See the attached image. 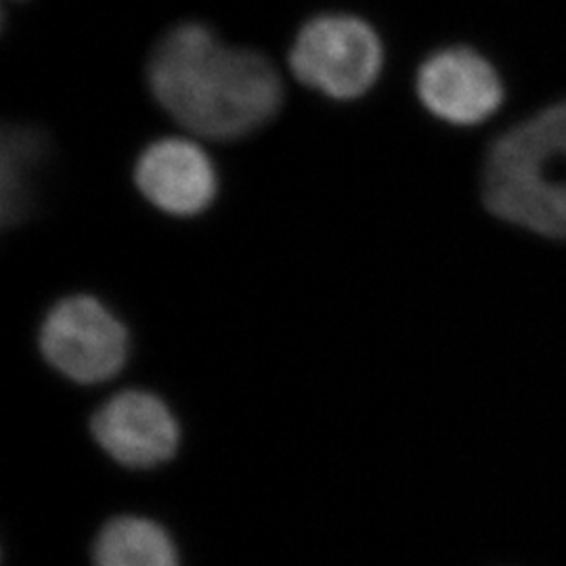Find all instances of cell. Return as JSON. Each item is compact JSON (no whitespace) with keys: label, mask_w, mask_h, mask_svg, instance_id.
<instances>
[{"label":"cell","mask_w":566,"mask_h":566,"mask_svg":"<svg viewBox=\"0 0 566 566\" xmlns=\"http://www.w3.org/2000/svg\"><path fill=\"white\" fill-rule=\"evenodd\" d=\"M151 95L189 133L233 142L259 130L283 103L277 67L263 53L227 46L203 23L172 28L151 51Z\"/></svg>","instance_id":"cell-1"},{"label":"cell","mask_w":566,"mask_h":566,"mask_svg":"<svg viewBox=\"0 0 566 566\" xmlns=\"http://www.w3.org/2000/svg\"><path fill=\"white\" fill-rule=\"evenodd\" d=\"M483 198L497 219L566 240V102L514 126L489 149Z\"/></svg>","instance_id":"cell-2"},{"label":"cell","mask_w":566,"mask_h":566,"mask_svg":"<svg viewBox=\"0 0 566 566\" xmlns=\"http://www.w3.org/2000/svg\"><path fill=\"white\" fill-rule=\"evenodd\" d=\"M385 46L376 30L355 15L327 13L306 21L290 49L296 81L329 99H359L376 84Z\"/></svg>","instance_id":"cell-3"},{"label":"cell","mask_w":566,"mask_h":566,"mask_svg":"<svg viewBox=\"0 0 566 566\" xmlns=\"http://www.w3.org/2000/svg\"><path fill=\"white\" fill-rule=\"evenodd\" d=\"M39 344L46 364L76 385L116 378L130 355L126 325L88 294L53 304L42 322Z\"/></svg>","instance_id":"cell-4"},{"label":"cell","mask_w":566,"mask_h":566,"mask_svg":"<svg viewBox=\"0 0 566 566\" xmlns=\"http://www.w3.org/2000/svg\"><path fill=\"white\" fill-rule=\"evenodd\" d=\"M97 446L118 464L149 470L175 458L181 426L168 403L154 392L128 388L109 397L91 418Z\"/></svg>","instance_id":"cell-5"},{"label":"cell","mask_w":566,"mask_h":566,"mask_svg":"<svg viewBox=\"0 0 566 566\" xmlns=\"http://www.w3.org/2000/svg\"><path fill=\"white\" fill-rule=\"evenodd\" d=\"M418 97L434 118L455 126H472L500 109L504 84L483 55L465 46H451L422 63Z\"/></svg>","instance_id":"cell-6"},{"label":"cell","mask_w":566,"mask_h":566,"mask_svg":"<svg viewBox=\"0 0 566 566\" xmlns=\"http://www.w3.org/2000/svg\"><path fill=\"white\" fill-rule=\"evenodd\" d=\"M143 198L170 217H196L219 193V175L200 143L164 137L149 143L135 164Z\"/></svg>","instance_id":"cell-7"},{"label":"cell","mask_w":566,"mask_h":566,"mask_svg":"<svg viewBox=\"0 0 566 566\" xmlns=\"http://www.w3.org/2000/svg\"><path fill=\"white\" fill-rule=\"evenodd\" d=\"M95 566H179V549L160 523L124 514L107 521L93 544Z\"/></svg>","instance_id":"cell-8"},{"label":"cell","mask_w":566,"mask_h":566,"mask_svg":"<svg viewBox=\"0 0 566 566\" xmlns=\"http://www.w3.org/2000/svg\"><path fill=\"white\" fill-rule=\"evenodd\" d=\"M42 137L34 128L7 126L2 135V223L23 221L30 210L34 175L42 158Z\"/></svg>","instance_id":"cell-9"}]
</instances>
